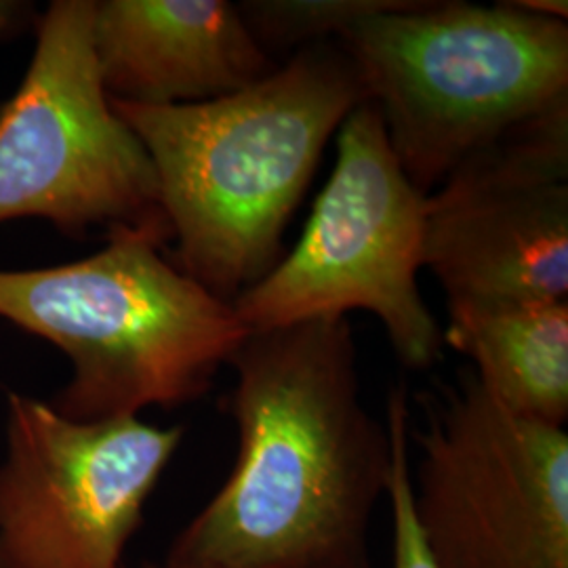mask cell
Here are the masks:
<instances>
[{"label":"cell","mask_w":568,"mask_h":568,"mask_svg":"<svg viewBox=\"0 0 568 568\" xmlns=\"http://www.w3.org/2000/svg\"><path fill=\"white\" fill-rule=\"evenodd\" d=\"M227 366L234 467L164 568H373L392 440L365 405L347 316L251 331Z\"/></svg>","instance_id":"obj_1"},{"label":"cell","mask_w":568,"mask_h":568,"mask_svg":"<svg viewBox=\"0 0 568 568\" xmlns=\"http://www.w3.org/2000/svg\"><path fill=\"white\" fill-rule=\"evenodd\" d=\"M365 102L339 42L305 47L264 81L213 102L110 100L154 166L171 262L227 304L283 260L284 230L326 143Z\"/></svg>","instance_id":"obj_2"},{"label":"cell","mask_w":568,"mask_h":568,"mask_svg":"<svg viewBox=\"0 0 568 568\" xmlns=\"http://www.w3.org/2000/svg\"><path fill=\"white\" fill-rule=\"evenodd\" d=\"M169 243L159 230L116 227L91 257L0 272V318L72 363L70 384L49 403L65 419L196 403L251 333L232 304L164 255Z\"/></svg>","instance_id":"obj_3"},{"label":"cell","mask_w":568,"mask_h":568,"mask_svg":"<svg viewBox=\"0 0 568 568\" xmlns=\"http://www.w3.org/2000/svg\"><path fill=\"white\" fill-rule=\"evenodd\" d=\"M337 42L424 196L511 129L568 103L567 21L509 2L413 0Z\"/></svg>","instance_id":"obj_4"},{"label":"cell","mask_w":568,"mask_h":568,"mask_svg":"<svg viewBox=\"0 0 568 568\" xmlns=\"http://www.w3.org/2000/svg\"><path fill=\"white\" fill-rule=\"evenodd\" d=\"M424 196L387 142L379 110L361 103L339 126L337 159L295 248L232 307L248 331L379 318L398 361L427 371L445 337L417 284L426 246Z\"/></svg>","instance_id":"obj_5"},{"label":"cell","mask_w":568,"mask_h":568,"mask_svg":"<svg viewBox=\"0 0 568 568\" xmlns=\"http://www.w3.org/2000/svg\"><path fill=\"white\" fill-rule=\"evenodd\" d=\"M413 514L436 568H568V434L497 403L474 371L419 392Z\"/></svg>","instance_id":"obj_6"},{"label":"cell","mask_w":568,"mask_h":568,"mask_svg":"<svg viewBox=\"0 0 568 568\" xmlns=\"http://www.w3.org/2000/svg\"><path fill=\"white\" fill-rule=\"evenodd\" d=\"M93 20V0H55L0 105V224L42 217L70 236L148 227L171 239L152 161L103 89Z\"/></svg>","instance_id":"obj_7"},{"label":"cell","mask_w":568,"mask_h":568,"mask_svg":"<svg viewBox=\"0 0 568 568\" xmlns=\"http://www.w3.org/2000/svg\"><path fill=\"white\" fill-rule=\"evenodd\" d=\"M183 427L65 419L11 394L0 466V568H126Z\"/></svg>","instance_id":"obj_8"},{"label":"cell","mask_w":568,"mask_h":568,"mask_svg":"<svg viewBox=\"0 0 568 568\" xmlns=\"http://www.w3.org/2000/svg\"><path fill=\"white\" fill-rule=\"evenodd\" d=\"M424 267L448 307L567 300L568 103L476 152L427 196Z\"/></svg>","instance_id":"obj_9"},{"label":"cell","mask_w":568,"mask_h":568,"mask_svg":"<svg viewBox=\"0 0 568 568\" xmlns=\"http://www.w3.org/2000/svg\"><path fill=\"white\" fill-rule=\"evenodd\" d=\"M93 47L108 98L152 108L213 102L281 65L227 0L95 2Z\"/></svg>","instance_id":"obj_10"},{"label":"cell","mask_w":568,"mask_h":568,"mask_svg":"<svg viewBox=\"0 0 568 568\" xmlns=\"http://www.w3.org/2000/svg\"><path fill=\"white\" fill-rule=\"evenodd\" d=\"M443 337L497 403L532 422L567 426L568 300L450 305Z\"/></svg>","instance_id":"obj_11"},{"label":"cell","mask_w":568,"mask_h":568,"mask_svg":"<svg viewBox=\"0 0 568 568\" xmlns=\"http://www.w3.org/2000/svg\"><path fill=\"white\" fill-rule=\"evenodd\" d=\"M413 0H244L239 7L253 39L265 53L293 55L305 47L342 41L358 21L405 9ZM278 61V60H276Z\"/></svg>","instance_id":"obj_12"},{"label":"cell","mask_w":568,"mask_h":568,"mask_svg":"<svg viewBox=\"0 0 568 568\" xmlns=\"http://www.w3.org/2000/svg\"><path fill=\"white\" fill-rule=\"evenodd\" d=\"M386 426L392 440V474L387 499L392 504V568H436L413 514L410 488V406L405 384L389 387L386 398Z\"/></svg>","instance_id":"obj_13"},{"label":"cell","mask_w":568,"mask_h":568,"mask_svg":"<svg viewBox=\"0 0 568 568\" xmlns=\"http://www.w3.org/2000/svg\"><path fill=\"white\" fill-rule=\"evenodd\" d=\"M508 2L511 7L535 18L558 21H567L568 18L567 0H508Z\"/></svg>","instance_id":"obj_14"},{"label":"cell","mask_w":568,"mask_h":568,"mask_svg":"<svg viewBox=\"0 0 568 568\" xmlns=\"http://www.w3.org/2000/svg\"><path fill=\"white\" fill-rule=\"evenodd\" d=\"M23 16H26V4L0 0V37L18 30L23 23Z\"/></svg>","instance_id":"obj_15"},{"label":"cell","mask_w":568,"mask_h":568,"mask_svg":"<svg viewBox=\"0 0 568 568\" xmlns=\"http://www.w3.org/2000/svg\"><path fill=\"white\" fill-rule=\"evenodd\" d=\"M143 568H156V567H143ZM164 568V567H163Z\"/></svg>","instance_id":"obj_16"}]
</instances>
